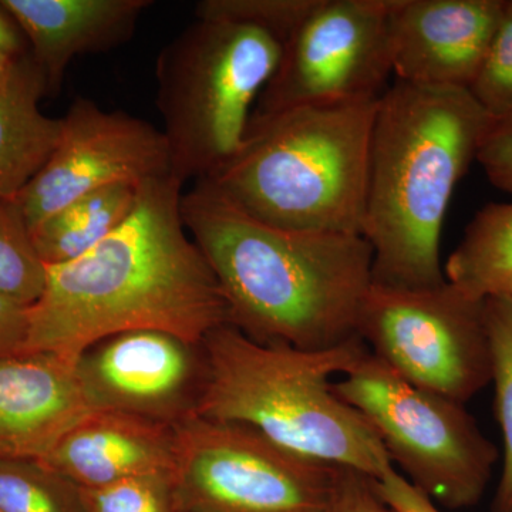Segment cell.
Here are the masks:
<instances>
[{"mask_svg":"<svg viewBox=\"0 0 512 512\" xmlns=\"http://www.w3.org/2000/svg\"><path fill=\"white\" fill-rule=\"evenodd\" d=\"M184 185L174 174L140 185L136 207L109 237L74 261L46 265L25 353L76 366L101 340L133 330L200 348L229 323L220 284L181 217Z\"/></svg>","mask_w":512,"mask_h":512,"instance_id":"obj_1","label":"cell"},{"mask_svg":"<svg viewBox=\"0 0 512 512\" xmlns=\"http://www.w3.org/2000/svg\"><path fill=\"white\" fill-rule=\"evenodd\" d=\"M181 217L220 284L229 325L262 345L302 350L356 338L373 284L365 237L266 224L205 180L184 190Z\"/></svg>","mask_w":512,"mask_h":512,"instance_id":"obj_2","label":"cell"},{"mask_svg":"<svg viewBox=\"0 0 512 512\" xmlns=\"http://www.w3.org/2000/svg\"><path fill=\"white\" fill-rule=\"evenodd\" d=\"M488 117L470 90L456 87L396 80L380 96L362 232L375 284L420 289L446 282L441 232Z\"/></svg>","mask_w":512,"mask_h":512,"instance_id":"obj_3","label":"cell"},{"mask_svg":"<svg viewBox=\"0 0 512 512\" xmlns=\"http://www.w3.org/2000/svg\"><path fill=\"white\" fill-rule=\"evenodd\" d=\"M201 352L194 414L244 424L286 450L372 480L394 468L375 429L330 382L369 352L359 336L335 348L302 350L262 345L227 323L212 330Z\"/></svg>","mask_w":512,"mask_h":512,"instance_id":"obj_4","label":"cell"},{"mask_svg":"<svg viewBox=\"0 0 512 512\" xmlns=\"http://www.w3.org/2000/svg\"><path fill=\"white\" fill-rule=\"evenodd\" d=\"M377 101L251 116L237 153L205 181L266 224L362 235Z\"/></svg>","mask_w":512,"mask_h":512,"instance_id":"obj_5","label":"cell"},{"mask_svg":"<svg viewBox=\"0 0 512 512\" xmlns=\"http://www.w3.org/2000/svg\"><path fill=\"white\" fill-rule=\"evenodd\" d=\"M282 49L254 26L201 19L161 49L157 109L178 180L210 178L234 157Z\"/></svg>","mask_w":512,"mask_h":512,"instance_id":"obj_6","label":"cell"},{"mask_svg":"<svg viewBox=\"0 0 512 512\" xmlns=\"http://www.w3.org/2000/svg\"><path fill=\"white\" fill-rule=\"evenodd\" d=\"M333 390L434 504L466 510L480 503L500 453L464 404L406 382L370 352Z\"/></svg>","mask_w":512,"mask_h":512,"instance_id":"obj_7","label":"cell"},{"mask_svg":"<svg viewBox=\"0 0 512 512\" xmlns=\"http://www.w3.org/2000/svg\"><path fill=\"white\" fill-rule=\"evenodd\" d=\"M173 427L178 512H329L339 467L244 424L191 413Z\"/></svg>","mask_w":512,"mask_h":512,"instance_id":"obj_8","label":"cell"},{"mask_svg":"<svg viewBox=\"0 0 512 512\" xmlns=\"http://www.w3.org/2000/svg\"><path fill=\"white\" fill-rule=\"evenodd\" d=\"M357 336L397 376L457 403L473 399L493 377L485 301L448 281L420 289L373 282Z\"/></svg>","mask_w":512,"mask_h":512,"instance_id":"obj_9","label":"cell"},{"mask_svg":"<svg viewBox=\"0 0 512 512\" xmlns=\"http://www.w3.org/2000/svg\"><path fill=\"white\" fill-rule=\"evenodd\" d=\"M394 0H316L282 49L252 116L376 101L393 74Z\"/></svg>","mask_w":512,"mask_h":512,"instance_id":"obj_10","label":"cell"},{"mask_svg":"<svg viewBox=\"0 0 512 512\" xmlns=\"http://www.w3.org/2000/svg\"><path fill=\"white\" fill-rule=\"evenodd\" d=\"M173 174L163 131L126 111H107L77 97L62 117L52 156L19 195L30 231L83 195Z\"/></svg>","mask_w":512,"mask_h":512,"instance_id":"obj_11","label":"cell"},{"mask_svg":"<svg viewBox=\"0 0 512 512\" xmlns=\"http://www.w3.org/2000/svg\"><path fill=\"white\" fill-rule=\"evenodd\" d=\"M97 410L174 424L194 413L204 373L201 346L156 330L101 340L76 363Z\"/></svg>","mask_w":512,"mask_h":512,"instance_id":"obj_12","label":"cell"},{"mask_svg":"<svg viewBox=\"0 0 512 512\" xmlns=\"http://www.w3.org/2000/svg\"><path fill=\"white\" fill-rule=\"evenodd\" d=\"M505 0H394L390 60L404 83L470 90Z\"/></svg>","mask_w":512,"mask_h":512,"instance_id":"obj_13","label":"cell"},{"mask_svg":"<svg viewBox=\"0 0 512 512\" xmlns=\"http://www.w3.org/2000/svg\"><path fill=\"white\" fill-rule=\"evenodd\" d=\"M96 410L66 360L50 353L0 359V457L42 460Z\"/></svg>","mask_w":512,"mask_h":512,"instance_id":"obj_14","label":"cell"},{"mask_svg":"<svg viewBox=\"0 0 512 512\" xmlns=\"http://www.w3.org/2000/svg\"><path fill=\"white\" fill-rule=\"evenodd\" d=\"M42 461L80 488L171 477L174 427L136 414L96 410L64 434Z\"/></svg>","mask_w":512,"mask_h":512,"instance_id":"obj_15","label":"cell"},{"mask_svg":"<svg viewBox=\"0 0 512 512\" xmlns=\"http://www.w3.org/2000/svg\"><path fill=\"white\" fill-rule=\"evenodd\" d=\"M30 43L45 77L47 94L62 87L76 57L104 53L127 43L150 0H0Z\"/></svg>","mask_w":512,"mask_h":512,"instance_id":"obj_16","label":"cell"},{"mask_svg":"<svg viewBox=\"0 0 512 512\" xmlns=\"http://www.w3.org/2000/svg\"><path fill=\"white\" fill-rule=\"evenodd\" d=\"M46 94L45 77L25 53L0 90V200H18L59 143L62 119L40 110Z\"/></svg>","mask_w":512,"mask_h":512,"instance_id":"obj_17","label":"cell"},{"mask_svg":"<svg viewBox=\"0 0 512 512\" xmlns=\"http://www.w3.org/2000/svg\"><path fill=\"white\" fill-rule=\"evenodd\" d=\"M138 188L111 185L83 195L32 229L33 244L45 265L74 261L119 228L137 204Z\"/></svg>","mask_w":512,"mask_h":512,"instance_id":"obj_18","label":"cell"},{"mask_svg":"<svg viewBox=\"0 0 512 512\" xmlns=\"http://www.w3.org/2000/svg\"><path fill=\"white\" fill-rule=\"evenodd\" d=\"M446 281L477 301L505 295L512 276V201L490 202L444 265Z\"/></svg>","mask_w":512,"mask_h":512,"instance_id":"obj_19","label":"cell"},{"mask_svg":"<svg viewBox=\"0 0 512 512\" xmlns=\"http://www.w3.org/2000/svg\"><path fill=\"white\" fill-rule=\"evenodd\" d=\"M485 319L493 355L495 417L503 433V471L491 512H512V299L507 295L485 299Z\"/></svg>","mask_w":512,"mask_h":512,"instance_id":"obj_20","label":"cell"},{"mask_svg":"<svg viewBox=\"0 0 512 512\" xmlns=\"http://www.w3.org/2000/svg\"><path fill=\"white\" fill-rule=\"evenodd\" d=\"M3 512H86L82 490L42 460L0 457Z\"/></svg>","mask_w":512,"mask_h":512,"instance_id":"obj_21","label":"cell"},{"mask_svg":"<svg viewBox=\"0 0 512 512\" xmlns=\"http://www.w3.org/2000/svg\"><path fill=\"white\" fill-rule=\"evenodd\" d=\"M46 265L16 201L0 200V293L32 306L42 295Z\"/></svg>","mask_w":512,"mask_h":512,"instance_id":"obj_22","label":"cell"},{"mask_svg":"<svg viewBox=\"0 0 512 512\" xmlns=\"http://www.w3.org/2000/svg\"><path fill=\"white\" fill-rule=\"evenodd\" d=\"M315 5L316 0H202L195 16L254 26L285 46Z\"/></svg>","mask_w":512,"mask_h":512,"instance_id":"obj_23","label":"cell"},{"mask_svg":"<svg viewBox=\"0 0 512 512\" xmlns=\"http://www.w3.org/2000/svg\"><path fill=\"white\" fill-rule=\"evenodd\" d=\"M86 512H178L168 476L128 478L100 488H80Z\"/></svg>","mask_w":512,"mask_h":512,"instance_id":"obj_24","label":"cell"},{"mask_svg":"<svg viewBox=\"0 0 512 512\" xmlns=\"http://www.w3.org/2000/svg\"><path fill=\"white\" fill-rule=\"evenodd\" d=\"M470 93L493 116L512 113V0H505L490 50Z\"/></svg>","mask_w":512,"mask_h":512,"instance_id":"obj_25","label":"cell"},{"mask_svg":"<svg viewBox=\"0 0 512 512\" xmlns=\"http://www.w3.org/2000/svg\"><path fill=\"white\" fill-rule=\"evenodd\" d=\"M476 161L494 187L512 195V113L490 114Z\"/></svg>","mask_w":512,"mask_h":512,"instance_id":"obj_26","label":"cell"},{"mask_svg":"<svg viewBox=\"0 0 512 512\" xmlns=\"http://www.w3.org/2000/svg\"><path fill=\"white\" fill-rule=\"evenodd\" d=\"M329 512H394L373 487L372 478L339 467Z\"/></svg>","mask_w":512,"mask_h":512,"instance_id":"obj_27","label":"cell"},{"mask_svg":"<svg viewBox=\"0 0 512 512\" xmlns=\"http://www.w3.org/2000/svg\"><path fill=\"white\" fill-rule=\"evenodd\" d=\"M380 498L394 512H441L427 495L421 493L396 468L387 471L379 480H372Z\"/></svg>","mask_w":512,"mask_h":512,"instance_id":"obj_28","label":"cell"},{"mask_svg":"<svg viewBox=\"0 0 512 512\" xmlns=\"http://www.w3.org/2000/svg\"><path fill=\"white\" fill-rule=\"evenodd\" d=\"M29 338V306L0 293V359L25 353Z\"/></svg>","mask_w":512,"mask_h":512,"instance_id":"obj_29","label":"cell"},{"mask_svg":"<svg viewBox=\"0 0 512 512\" xmlns=\"http://www.w3.org/2000/svg\"><path fill=\"white\" fill-rule=\"evenodd\" d=\"M26 39L15 20L0 5V50L12 55H25Z\"/></svg>","mask_w":512,"mask_h":512,"instance_id":"obj_30","label":"cell"},{"mask_svg":"<svg viewBox=\"0 0 512 512\" xmlns=\"http://www.w3.org/2000/svg\"><path fill=\"white\" fill-rule=\"evenodd\" d=\"M20 56L23 55H12V53L0 50V90L8 83L10 74L15 69L16 62H18Z\"/></svg>","mask_w":512,"mask_h":512,"instance_id":"obj_31","label":"cell"},{"mask_svg":"<svg viewBox=\"0 0 512 512\" xmlns=\"http://www.w3.org/2000/svg\"><path fill=\"white\" fill-rule=\"evenodd\" d=\"M505 295L510 296L512 299V276L510 282H508L507 291H505Z\"/></svg>","mask_w":512,"mask_h":512,"instance_id":"obj_32","label":"cell"},{"mask_svg":"<svg viewBox=\"0 0 512 512\" xmlns=\"http://www.w3.org/2000/svg\"><path fill=\"white\" fill-rule=\"evenodd\" d=\"M0 512H3L2 510H0Z\"/></svg>","mask_w":512,"mask_h":512,"instance_id":"obj_33","label":"cell"}]
</instances>
